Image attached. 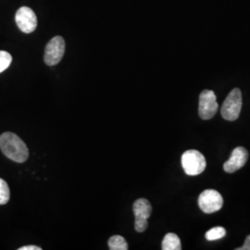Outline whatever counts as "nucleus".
<instances>
[{"mask_svg":"<svg viewBox=\"0 0 250 250\" xmlns=\"http://www.w3.org/2000/svg\"><path fill=\"white\" fill-rule=\"evenodd\" d=\"M19 250H42V248L36 246H24L22 248H20Z\"/></svg>","mask_w":250,"mask_h":250,"instance_id":"obj_16","label":"nucleus"},{"mask_svg":"<svg viewBox=\"0 0 250 250\" xmlns=\"http://www.w3.org/2000/svg\"><path fill=\"white\" fill-rule=\"evenodd\" d=\"M11 62H12L11 55L7 51L0 50V73L6 71Z\"/></svg>","mask_w":250,"mask_h":250,"instance_id":"obj_14","label":"nucleus"},{"mask_svg":"<svg viewBox=\"0 0 250 250\" xmlns=\"http://www.w3.org/2000/svg\"><path fill=\"white\" fill-rule=\"evenodd\" d=\"M0 149L9 160L22 163L28 160L29 150L25 143L13 133H4L0 135Z\"/></svg>","mask_w":250,"mask_h":250,"instance_id":"obj_1","label":"nucleus"},{"mask_svg":"<svg viewBox=\"0 0 250 250\" xmlns=\"http://www.w3.org/2000/svg\"><path fill=\"white\" fill-rule=\"evenodd\" d=\"M182 166L188 175L196 176L201 174L207 167V161L202 153L189 149L182 155Z\"/></svg>","mask_w":250,"mask_h":250,"instance_id":"obj_2","label":"nucleus"},{"mask_svg":"<svg viewBox=\"0 0 250 250\" xmlns=\"http://www.w3.org/2000/svg\"><path fill=\"white\" fill-rule=\"evenodd\" d=\"M236 250H250V234L247 236L245 243L241 248H237Z\"/></svg>","mask_w":250,"mask_h":250,"instance_id":"obj_15","label":"nucleus"},{"mask_svg":"<svg viewBox=\"0 0 250 250\" xmlns=\"http://www.w3.org/2000/svg\"><path fill=\"white\" fill-rule=\"evenodd\" d=\"M242 99L241 90L239 88L232 89L227 98L224 100V104L221 108L222 116L226 121H235L238 119L241 112Z\"/></svg>","mask_w":250,"mask_h":250,"instance_id":"obj_3","label":"nucleus"},{"mask_svg":"<svg viewBox=\"0 0 250 250\" xmlns=\"http://www.w3.org/2000/svg\"><path fill=\"white\" fill-rule=\"evenodd\" d=\"M219 108L216 95L211 90H204L199 97L198 113L202 120H209L215 116Z\"/></svg>","mask_w":250,"mask_h":250,"instance_id":"obj_6","label":"nucleus"},{"mask_svg":"<svg viewBox=\"0 0 250 250\" xmlns=\"http://www.w3.org/2000/svg\"><path fill=\"white\" fill-rule=\"evenodd\" d=\"M133 211L135 217V221H134L135 231L138 232H145L148 226L147 220L151 215V204L146 198H139L134 203Z\"/></svg>","mask_w":250,"mask_h":250,"instance_id":"obj_5","label":"nucleus"},{"mask_svg":"<svg viewBox=\"0 0 250 250\" xmlns=\"http://www.w3.org/2000/svg\"><path fill=\"white\" fill-rule=\"evenodd\" d=\"M226 235V230L222 226H217L206 232L205 237L208 241H215L222 239Z\"/></svg>","mask_w":250,"mask_h":250,"instance_id":"obj_12","label":"nucleus"},{"mask_svg":"<svg viewBox=\"0 0 250 250\" xmlns=\"http://www.w3.org/2000/svg\"><path fill=\"white\" fill-rule=\"evenodd\" d=\"M108 248L110 250H127L128 244L121 235H113L108 240Z\"/></svg>","mask_w":250,"mask_h":250,"instance_id":"obj_11","label":"nucleus"},{"mask_svg":"<svg viewBox=\"0 0 250 250\" xmlns=\"http://www.w3.org/2000/svg\"><path fill=\"white\" fill-rule=\"evenodd\" d=\"M65 52V41L62 36H55L45 46L44 60L46 65L55 66L62 61Z\"/></svg>","mask_w":250,"mask_h":250,"instance_id":"obj_7","label":"nucleus"},{"mask_svg":"<svg viewBox=\"0 0 250 250\" xmlns=\"http://www.w3.org/2000/svg\"><path fill=\"white\" fill-rule=\"evenodd\" d=\"M10 191L7 182L0 178V205H5L9 202Z\"/></svg>","mask_w":250,"mask_h":250,"instance_id":"obj_13","label":"nucleus"},{"mask_svg":"<svg viewBox=\"0 0 250 250\" xmlns=\"http://www.w3.org/2000/svg\"><path fill=\"white\" fill-rule=\"evenodd\" d=\"M161 249L162 250H182V244L178 235L173 232L167 233L163 238Z\"/></svg>","mask_w":250,"mask_h":250,"instance_id":"obj_10","label":"nucleus"},{"mask_svg":"<svg viewBox=\"0 0 250 250\" xmlns=\"http://www.w3.org/2000/svg\"><path fill=\"white\" fill-rule=\"evenodd\" d=\"M15 21L19 29L24 34L33 33L37 27L36 13L28 7H21L17 10Z\"/></svg>","mask_w":250,"mask_h":250,"instance_id":"obj_8","label":"nucleus"},{"mask_svg":"<svg viewBox=\"0 0 250 250\" xmlns=\"http://www.w3.org/2000/svg\"><path fill=\"white\" fill-rule=\"evenodd\" d=\"M224 205L222 195L214 189H207L198 197V206L207 214H211L220 210Z\"/></svg>","mask_w":250,"mask_h":250,"instance_id":"obj_4","label":"nucleus"},{"mask_svg":"<svg viewBox=\"0 0 250 250\" xmlns=\"http://www.w3.org/2000/svg\"><path fill=\"white\" fill-rule=\"evenodd\" d=\"M249 160V151L243 147L238 146L232 152L230 159L224 164V170L228 173L235 172L245 166Z\"/></svg>","mask_w":250,"mask_h":250,"instance_id":"obj_9","label":"nucleus"}]
</instances>
